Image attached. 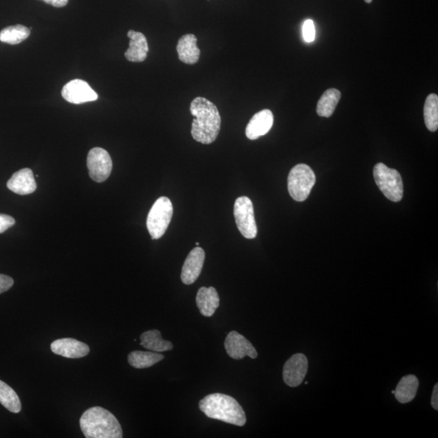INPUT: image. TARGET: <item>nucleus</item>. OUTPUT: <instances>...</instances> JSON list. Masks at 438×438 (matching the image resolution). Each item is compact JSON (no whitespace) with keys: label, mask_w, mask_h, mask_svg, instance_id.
<instances>
[{"label":"nucleus","mask_w":438,"mask_h":438,"mask_svg":"<svg viewBox=\"0 0 438 438\" xmlns=\"http://www.w3.org/2000/svg\"><path fill=\"white\" fill-rule=\"evenodd\" d=\"M30 30L24 26L17 25L4 28L0 32V41L10 45H17L29 38Z\"/></svg>","instance_id":"5701e85b"},{"label":"nucleus","mask_w":438,"mask_h":438,"mask_svg":"<svg viewBox=\"0 0 438 438\" xmlns=\"http://www.w3.org/2000/svg\"><path fill=\"white\" fill-rule=\"evenodd\" d=\"M199 408L209 418L236 426H244L247 421L243 408L229 395L209 394L200 401Z\"/></svg>","instance_id":"f03ea898"},{"label":"nucleus","mask_w":438,"mask_h":438,"mask_svg":"<svg viewBox=\"0 0 438 438\" xmlns=\"http://www.w3.org/2000/svg\"><path fill=\"white\" fill-rule=\"evenodd\" d=\"M196 245L199 246L198 242H197V243H196Z\"/></svg>","instance_id":"2f4dec72"},{"label":"nucleus","mask_w":438,"mask_h":438,"mask_svg":"<svg viewBox=\"0 0 438 438\" xmlns=\"http://www.w3.org/2000/svg\"><path fill=\"white\" fill-rule=\"evenodd\" d=\"M206 254L200 247H196L190 251L182 268L181 280L185 285H191L197 281L203 268Z\"/></svg>","instance_id":"f8f14e48"},{"label":"nucleus","mask_w":438,"mask_h":438,"mask_svg":"<svg viewBox=\"0 0 438 438\" xmlns=\"http://www.w3.org/2000/svg\"><path fill=\"white\" fill-rule=\"evenodd\" d=\"M43 1L55 8L66 6L68 3V0H43Z\"/></svg>","instance_id":"c85d7f7f"},{"label":"nucleus","mask_w":438,"mask_h":438,"mask_svg":"<svg viewBox=\"0 0 438 438\" xmlns=\"http://www.w3.org/2000/svg\"><path fill=\"white\" fill-rule=\"evenodd\" d=\"M53 352L57 355L70 359L85 357L90 353L88 345L74 339H60L50 345Z\"/></svg>","instance_id":"ddd939ff"},{"label":"nucleus","mask_w":438,"mask_h":438,"mask_svg":"<svg viewBox=\"0 0 438 438\" xmlns=\"http://www.w3.org/2000/svg\"><path fill=\"white\" fill-rule=\"evenodd\" d=\"M234 217L237 228L246 239H254L258 235V227L254 216L253 202L248 197L236 200Z\"/></svg>","instance_id":"0eeeda50"},{"label":"nucleus","mask_w":438,"mask_h":438,"mask_svg":"<svg viewBox=\"0 0 438 438\" xmlns=\"http://www.w3.org/2000/svg\"><path fill=\"white\" fill-rule=\"evenodd\" d=\"M316 184V175L311 167L298 164L293 167L287 178L289 194L296 202H305Z\"/></svg>","instance_id":"20e7f679"},{"label":"nucleus","mask_w":438,"mask_h":438,"mask_svg":"<svg viewBox=\"0 0 438 438\" xmlns=\"http://www.w3.org/2000/svg\"><path fill=\"white\" fill-rule=\"evenodd\" d=\"M316 30L314 21L312 20H307L303 26V37L306 43H312L315 39Z\"/></svg>","instance_id":"a878e982"},{"label":"nucleus","mask_w":438,"mask_h":438,"mask_svg":"<svg viewBox=\"0 0 438 438\" xmlns=\"http://www.w3.org/2000/svg\"><path fill=\"white\" fill-rule=\"evenodd\" d=\"M274 124L272 111L265 109L254 115L245 130L246 137L249 140H257L267 134Z\"/></svg>","instance_id":"4468645a"},{"label":"nucleus","mask_w":438,"mask_h":438,"mask_svg":"<svg viewBox=\"0 0 438 438\" xmlns=\"http://www.w3.org/2000/svg\"><path fill=\"white\" fill-rule=\"evenodd\" d=\"M129 48L124 55L130 62H143L147 58L149 46L146 36L142 32L129 30Z\"/></svg>","instance_id":"dca6fc26"},{"label":"nucleus","mask_w":438,"mask_h":438,"mask_svg":"<svg viewBox=\"0 0 438 438\" xmlns=\"http://www.w3.org/2000/svg\"><path fill=\"white\" fill-rule=\"evenodd\" d=\"M190 111L195 117L191 130L195 141L204 144L216 142L221 127V116L216 106L198 97L191 102Z\"/></svg>","instance_id":"f257e3e1"},{"label":"nucleus","mask_w":438,"mask_h":438,"mask_svg":"<svg viewBox=\"0 0 438 438\" xmlns=\"http://www.w3.org/2000/svg\"><path fill=\"white\" fill-rule=\"evenodd\" d=\"M141 345L147 350L155 352L171 351L174 346L170 341H166L158 330H148L141 335Z\"/></svg>","instance_id":"aec40b11"},{"label":"nucleus","mask_w":438,"mask_h":438,"mask_svg":"<svg viewBox=\"0 0 438 438\" xmlns=\"http://www.w3.org/2000/svg\"><path fill=\"white\" fill-rule=\"evenodd\" d=\"M340 99L341 92L336 88H329L321 95L316 106V113L321 117H330L336 109Z\"/></svg>","instance_id":"412c9836"},{"label":"nucleus","mask_w":438,"mask_h":438,"mask_svg":"<svg viewBox=\"0 0 438 438\" xmlns=\"http://www.w3.org/2000/svg\"><path fill=\"white\" fill-rule=\"evenodd\" d=\"M196 302L200 313L211 318L220 305V298L216 288L202 287L199 289Z\"/></svg>","instance_id":"f3484780"},{"label":"nucleus","mask_w":438,"mask_h":438,"mask_svg":"<svg viewBox=\"0 0 438 438\" xmlns=\"http://www.w3.org/2000/svg\"><path fill=\"white\" fill-rule=\"evenodd\" d=\"M438 384H436L435 388H433L432 399H431V404L433 409H435L436 411L438 410Z\"/></svg>","instance_id":"c756f323"},{"label":"nucleus","mask_w":438,"mask_h":438,"mask_svg":"<svg viewBox=\"0 0 438 438\" xmlns=\"http://www.w3.org/2000/svg\"><path fill=\"white\" fill-rule=\"evenodd\" d=\"M82 431L87 438H121L122 428L118 419L106 409L95 407L86 410L80 419Z\"/></svg>","instance_id":"7ed1b4c3"},{"label":"nucleus","mask_w":438,"mask_h":438,"mask_svg":"<svg viewBox=\"0 0 438 438\" xmlns=\"http://www.w3.org/2000/svg\"><path fill=\"white\" fill-rule=\"evenodd\" d=\"M309 368V362L304 354L297 353L289 358L283 366V377L290 388H297L303 383Z\"/></svg>","instance_id":"1a4fd4ad"},{"label":"nucleus","mask_w":438,"mask_h":438,"mask_svg":"<svg viewBox=\"0 0 438 438\" xmlns=\"http://www.w3.org/2000/svg\"><path fill=\"white\" fill-rule=\"evenodd\" d=\"M16 221L12 216L7 214L0 213V234L7 231L8 228L15 225Z\"/></svg>","instance_id":"bb28decb"},{"label":"nucleus","mask_w":438,"mask_h":438,"mask_svg":"<svg viewBox=\"0 0 438 438\" xmlns=\"http://www.w3.org/2000/svg\"><path fill=\"white\" fill-rule=\"evenodd\" d=\"M173 216V204L166 197L158 198L153 204L147 217V229L153 240L160 239L165 234Z\"/></svg>","instance_id":"423d86ee"},{"label":"nucleus","mask_w":438,"mask_h":438,"mask_svg":"<svg viewBox=\"0 0 438 438\" xmlns=\"http://www.w3.org/2000/svg\"><path fill=\"white\" fill-rule=\"evenodd\" d=\"M14 284L13 279L4 274H0V294L10 289Z\"/></svg>","instance_id":"cd10ccee"},{"label":"nucleus","mask_w":438,"mask_h":438,"mask_svg":"<svg viewBox=\"0 0 438 438\" xmlns=\"http://www.w3.org/2000/svg\"><path fill=\"white\" fill-rule=\"evenodd\" d=\"M176 50L180 61L187 64H195L198 62L200 50L195 35H186L182 37L178 41Z\"/></svg>","instance_id":"a211bd4d"},{"label":"nucleus","mask_w":438,"mask_h":438,"mask_svg":"<svg viewBox=\"0 0 438 438\" xmlns=\"http://www.w3.org/2000/svg\"><path fill=\"white\" fill-rule=\"evenodd\" d=\"M0 403L13 413H19L21 403L18 395L6 382L0 380Z\"/></svg>","instance_id":"b1692460"},{"label":"nucleus","mask_w":438,"mask_h":438,"mask_svg":"<svg viewBox=\"0 0 438 438\" xmlns=\"http://www.w3.org/2000/svg\"><path fill=\"white\" fill-rule=\"evenodd\" d=\"M365 1L367 3H372V0H365Z\"/></svg>","instance_id":"7c9ffc66"},{"label":"nucleus","mask_w":438,"mask_h":438,"mask_svg":"<svg viewBox=\"0 0 438 438\" xmlns=\"http://www.w3.org/2000/svg\"><path fill=\"white\" fill-rule=\"evenodd\" d=\"M7 187L12 192L19 195H29L37 189L34 173L30 169H24L16 172L8 181Z\"/></svg>","instance_id":"2eb2a0df"},{"label":"nucleus","mask_w":438,"mask_h":438,"mask_svg":"<svg viewBox=\"0 0 438 438\" xmlns=\"http://www.w3.org/2000/svg\"><path fill=\"white\" fill-rule=\"evenodd\" d=\"M225 347L227 355L235 360H241L245 356L256 359L258 356L254 345L243 335L234 330L227 334Z\"/></svg>","instance_id":"9b49d317"},{"label":"nucleus","mask_w":438,"mask_h":438,"mask_svg":"<svg viewBox=\"0 0 438 438\" xmlns=\"http://www.w3.org/2000/svg\"><path fill=\"white\" fill-rule=\"evenodd\" d=\"M62 96L65 100L73 104L94 102L99 97L97 93L86 82L79 80V79L69 82L64 86Z\"/></svg>","instance_id":"9d476101"},{"label":"nucleus","mask_w":438,"mask_h":438,"mask_svg":"<svg viewBox=\"0 0 438 438\" xmlns=\"http://www.w3.org/2000/svg\"><path fill=\"white\" fill-rule=\"evenodd\" d=\"M164 356L158 352L134 351L129 354L128 361L129 365L135 369H147L164 359Z\"/></svg>","instance_id":"4be33fe9"},{"label":"nucleus","mask_w":438,"mask_h":438,"mask_svg":"<svg viewBox=\"0 0 438 438\" xmlns=\"http://www.w3.org/2000/svg\"><path fill=\"white\" fill-rule=\"evenodd\" d=\"M423 118L426 128L430 132H436L438 128V96L431 94L427 97L423 107Z\"/></svg>","instance_id":"393cba45"},{"label":"nucleus","mask_w":438,"mask_h":438,"mask_svg":"<svg viewBox=\"0 0 438 438\" xmlns=\"http://www.w3.org/2000/svg\"><path fill=\"white\" fill-rule=\"evenodd\" d=\"M375 183L381 193L391 202H399L403 197V183L399 172L391 169L384 163H377L374 166Z\"/></svg>","instance_id":"39448f33"},{"label":"nucleus","mask_w":438,"mask_h":438,"mask_svg":"<svg viewBox=\"0 0 438 438\" xmlns=\"http://www.w3.org/2000/svg\"><path fill=\"white\" fill-rule=\"evenodd\" d=\"M87 166L91 178L102 183L109 178L113 164L108 152L104 149L95 147L88 152Z\"/></svg>","instance_id":"6e6552de"},{"label":"nucleus","mask_w":438,"mask_h":438,"mask_svg":"<svg viewBox=\"0 0 438 438\" xmlns=\"http://www.w3.org/2000/svg\"><path fill=\"white\" fill-rule=\"evenodd\" d=\"M419 388V380L415 375L402 377L396 388L395 398L400 403H408L416 397Z\"/></svg>","instance_id":"6ab92c4d"}]
</instances>
